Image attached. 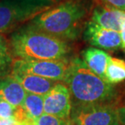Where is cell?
<instances>
[{"label":"cell","mask_w":125,"mask_h":125,"mask_svg":"<svg viewBox=\"0 0 125 125\" xmlns=\"http://www.w3.org/2000/svg\"><path fill=\"white\" fill-rule=\"evenodd\" d=\"M123 107H124V109H125V106H123Z\"/></svg>","instance_id":"obj_22"},{"label":"cell","mask_w":125,"mask_h":125,"mask_svg":"<svg viewBox=\"0 0 125 125\" xmlns=\"http://www.w3.org/2000/svg\"><path fill=\"white\" fill-rule=\"evenodd\" d=\"M119 35H120V38H121V49L125 52V20L121 24Z\"/></svg>","instance_id":"obj_20"},{"label":"cell","mask_w":125,"mask_h":125,"mask_svg":"<svg viewBox=\"0 0 125 125\" xmlns=\"http://www.w3.org/2000/svg\"><path fill=\"white\" fill-rule=\"evenodd\" d=\"M70 60H23L18 59L13 63L12 71L38 76L51 81L63 83L66 79Z\"/></svg>","instance_id":"obj_5"},{"label":"cell","mask_w":125,"mask_h":125,"mask_svg":"<svg viewBox=\"0 0 125 125\" xmlns=\"http://www.w3.org/2000/svg\"><path fill=\"white\" fill-rule=\"evenodd\" d=\"M118 111H119V121H120L121 125H125V109L124 107L118 108Z\"/></svg>","instance_id":"obj_21"},{"label":"cell","mask_w":125,"mask_h":125,"mask_svg":"<svg viewBox=\"0 0 125 125\" xmlns=\"http://www.w3.org/2000/svg\"><path fill=\"white\" fill-rule=\"evenodd\" d=\"M81 57L82 60L94 73L105 80V72L111 58L107 52L95 47H89L82 51Z\"/></svg>","instance_id":"obj_12"},{"label":"cell","mask_w":125,"mask_h":125,"mask_svg":"<svg viewBox=\"0 0 125 125\" xmlns=\"http://www.w3.org/2000/svg\"><path fill=\"white\" fill-rule=\"evenodd\" d=\"M21 107L29 120H36L44 114V96L27 93Z\"/></svg>","instance_id":"obj_13"},{"label":"cell","mask_w":125,"mask_h":125,"mask_svg":"<svg viewBox=\"0 0 125 125\" xmlns=\"http://www.w3.org/2000/svg\"><path fill=\"white\" fill-rule=\"evenodd\" d=\"M70 118L74 125H121L118 109L112 104L72 106Z\"/></svg>","instance_id":"obj_4"},{"label":"cell","mask_w":125,"mask_h":125,"mask_svg":"<svg viewBox=\"0 0 125 125\" xmlns=\"http://www.w3.org/2000/svg\"><path fill=\"white\" fill-rule=\"evenodd\" d=\"M72 109L71 94L66 84L57 82L44 95V113L62 119H70Z\"/></svg>","instance_id":"obj_6"},{"label":"cell","mask_w":125,"mask_h":125,"mask_svg":"<svg viewBox=\"0 0 125 125\" xmlns=\"http://www.w3.org/2000/svg\"><path fill=\"white\" fill-rule=\"evenodd\" d=\"M83 37L92 47L102 51H116L121 49L119 32L102 28L91 21L86 22L84 25Z\"/></svg>","instance_id":"obj_7"},{"label":"cell","mask_w":125,"mask_h":125,"mask_svg":"<svg viewBox=\"0 0 125 125\" xmlns=\"http://www.w3.org/2000/svg\"><path fill=\"white\" fill-rule=\"evenodd\" d=\"M105 6L125 11V0H101Z\"/></svg>","instance_id":"obj_19"},{"label":"cell","mask_w":125,"mask_h":125,"mask_svg":"<svg viewBox=\"0 0 125 125\" xmlns=\"http://www.w3.org/2000/svg\"><path fill=\"white\" fill-rule=\"evenodd\" d=\"M125 20V11L107 6H97L94 9L89 21L102 28L119 32Z\"/></svg>","instance_id":"obj_9"},{"label":"cell","mask_w":125,"mask_h":125,"mask_svg":"<svg viewBox=\"0 0 125 125\" xmlns=\"http://www.w3.org/2000/svg\"><path fill=\"white\" fill-rule=\"evenodd\" d=\"M63 83L71 94L72 106L113 105L118 96V91L114 84L94 73L82 59L78 57L70 60Z\"/></svg>","instance_id":"obj_1"},{"label":"cell","mask_w":125,"mask_h":125,"mask_svg":"<svg viewBox=\"0 0 125 125\" xmlns=\"http://www.w3.org/2000/svg\"><path fill=\"white\" fill-rule=\"evenodd\" d=\"M11 58L9 48L4 38L0 35V69L3 68L11 62Z\"/></svg>","instance_id":"obj_17"},{"label":"cell","mask_w":125,"mask_h":125,"mask_svg":"<svg viewBox=\"0 0 125 125\" xmlns=\"http://www.w3.org/2000/svg\"><path fill=\"white\" fill-rule=\"evenodd\" d=\"M31 125H74L70 119H62L51 115L43 114L38 119L34 120Z\"/></svg>","instance_id":"obj_16"},{"label":"cell","mask_w":125,"mask_h":125,"mask_svg":"<svg viewBox=\"0 0 125 125\" xmlns=\"http://www.w3.org/2000/svg\"><path fill=\"white\" fill-rule=\"evenodd\" d=\"M11 52L23 60H55L67 59L69 42L44 32L30 24L14 32L10 41Z\"/></svg>","instance_id":"obj_2"},{"label":"cell","mask_w":125,"mask_h":125,"mask_svg":"<svg viewBox=\"0 0 125 125\" xmlns=\"http://www.w3.org/2000/svg\"><path fill=\"white\" fill-rule=\"evenodd\" d=\"M105 80L114 85L124 81L125 60L111 56L105 72Z\"/></svg>","instance_id":"obj_14"},{"label":"cell","mask_w":125,"mask_h":125,"mask_svg":"<svg viewBox=\"0 0 125 125\" xmlns=\"http://www.w3.org/2000/svg\"><path fill=\"white\" fill-rule=\"evenodd\" d=\"M24 9L29 10L35 15L50 8L59 0H6Z\"/></svg>","instance_id":"obj_15"},{"label":"cell","mask_w":125,"mask_h":125,"mask_svg":"<svg viewBox=\"0 0 125 125\" xmlns=\"http://www.w3.org/2000/svg\"><path fill=\"white\" fill-rule=\"evenodd\" d=\"M11 76L21 84L26 93L42 96L46 95L57 83V81L21 72L12 71Z\"/></svg>","instance_id":"obj_10"},{"label":"cell","mask_w":125,"mask_h":125,"mask_svg":"<svg viewBox=\"0 0 125 125\" xmlns=\"http://www.w3.org/2000/svg\"><path fill=\"white\" fill-rule=\"evenodd\" d=\"M27 93L13 76L0 78V100L15 107L21 106Z\"/></svg>","instance_id":"obj_11"},{"label":"cell","mask_w":125,"mask_h":125,"mask_svg":"<svg viewBox=\"0 0 125 125\" xmlns=\"http://www.w3.org/2000/svg\"><path fill=\"white\" fill-rule=\"evenodd\" d=\"M17 107L13 106L12 105L4 101L0 100V119H15Z\"/></svg>","instance_id":"obj_18"},{"label":"cell","mask_w":125,"mask_h":125,"mask_svg":"<svg viewBox=\"0 0 125 125\" xmlns=\"http://www.w3.org/2000/svg\"><path fill=\"white\" fill-rule=\"evenodd\" d=\"M87 13L88 9L84 2L70 0L40 12L32 17L30 24L51 36L69 42L78 38Z\"/></svg>","instance_id":"obj_3"},{"label":"cell","mask_w":125,"mask_h":125,"mask_svg":"<svg viewBox=\"0 0 125 125\" xmlns=\"http://www.w3.org/2000/svg\"><path fill=\"white\" fill-rule=\"evenodd\" d=\"M36 15L6 0L0 1V34Z\"/></svg>","instance_id":"obj_8"}]
</instances>
